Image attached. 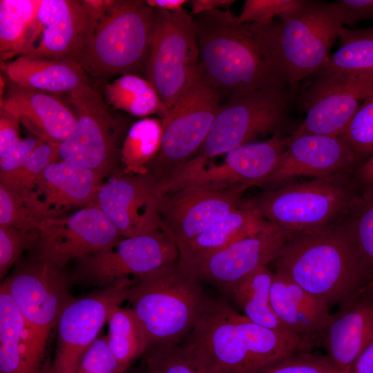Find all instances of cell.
<instances>
[{
    "label": "cell",
    "mask_w": 373,
    "mask_h": 373,
    "mask_svg": "<svg viewBox=\"0 0 373 373\" xmlns=\"http://www.w3.org/2000/svg\"><path fill=\"white\" fill-rule=\"evenodd\" d=\"M306 0H246L238 21L260 23L274 21V17H286L300 8Z\"/></svg>",
    "instance_id": "42"
},
{
    "label": "cell",
    "mask_w": 373,
    "mask_h": 373,
    "mask_svg": "<svg viewBox=\"0 0 373 373\" xmlns=\"http://www.w3.org/2000/svg\"><path fill=\"white\" fill-rule=\"evenodd\" d=\"M200 282L183 272L178 262L132 279L126 300L149 346L177 344L192 330L207 300Z\"/></svg>",
    "instance_id": "5"
},
{
    "label": "cell",
    "mask_w": 373,
    "mask_h": 373,
    "mask_svg": "<svg viewBox=\"0 0 373 373\" xmlns=\"http://www.w3.org/2000/svg\"><path fill=\"white\" fill-rule=\"evenodd\" d=\"M59 146L58 142H44L18 169L0 175V184L20 197L28 198L44 169L59 160Z\"/></svg>",
    "instance_id": "36"
},
{
    "label": "cell",
    "mask_w": 373,
    "mask_h": 373,
    "mask_svg": "<svg viewBox=\"0 0 373 373\" xmlns=\"http://www.w3.org/2000/svg\"><path fill=\"white\" fill-rule=\"evenodd\" d=\"M104 180L85 166L59 160L44 169L24 200L40 222L66 215L73 208L94 205Z\"/></svg>",
    "instance_id": "21"
},
{
    "label": "cell",
    "mask_w": 373,
    "mask_h": 373,
    "mask_svg": "<svg viewBox=\"0 0 373 373\" xmlns=\"http://www.w3.org/2000/svg\"><path fill=\"white\" fill-rule=\"evenodd\" d=\"M291 234L269 222L256 233L208 257L196 269L193 278L214 285L225 292L256 269L271 263Z\"/></svg>",
    "instance_id": "22"
},
{
    "label": "cell",
    "mask_w": 373,
    "mask_h": 373,
    "mask_svg": "<svg viewBox=\"0 0 373 373\" xmlns=\"http://www.w3.org/2000/svg\"><path fill=\"white\" fill-rule=\"evenodd\" d=\"M75 373H122L107 337H97L83 355Z\"/></svg>",
    "instance_id": "43"
},
{
    "label": "cell",
    "mask_w": 373,
    "mask_h": 373,
    "mask_svg": "<svg viewBox=\"0 0 373 373\" xmlns=\"http://www.w3.org/2000/svg\"><path fill=\"white\" fill-rule=\"evenodd\" d=\"M107 321L108 343L123 372L149 348V339L143 326L130 307L124 308L119 304L112 305Z\"/></svg>",
    "instance_id": "32"
},
{
    "label": "cell",
    "mask_w": 373,
    "mask_h": 373,
    "mask_svg": "<svg viewBox=\"0 0 373 373\" xmlns=\"http://www.w3.org/2000/svg\"><path fill=\"white\" fill-rule=\"evenodd\" d=\"M162 137L160 118H144L131 126L120 151V173H143L157 153Z\"/></svg>",
    "instance_id": "33"
},
{
    "label": "cell",
    "mask_w": 373,
    "mask_h": 373,
    "mask_svg": "<svg viewBox=\"0 0 373 373\" xmlns=\"http://www.w3.org/2000/svg\"><path fill=\"white\" fill-rule=\"evenodd\" d=\"M354 171L293 182L249 200L265 220L291 233L336 226L363 199Z\"/></svg>",
    "instance_id": "4"
},
{
    "label": "cell",
    "mask_w": 373,
    "mask_h": 373,
    "mask_svg": "<svg viewBox=\"0 0 373 373\" xmlns=\"http://www.w3.org/2000/svg\"><path fill=\"white\" fill-rule=\"evenodd\" d=\"M250 187L192 185L166 191L161 207L162 231L178 248L240 207Z\"/></svg>",
    "instance_id": "17"
},
{
    "label": "cell",
    "mask_w": 373,
    "mask_h": 373,
    "mask_svg": "<svg viewBox=\"0 0 373 373\" xmlns=\"http://www.w3.org/2000/svg\"><path fill=\"white\" fill-rule=\"evenodd\" d=\"M143 354L145 373H217L188 344L151 345Z\"/></svg>",
    "instance_id": "34"
},
{
    "label": "cell",
    "mask_w": 373,
    "mask_h": 373,
    "mask_svg": "<svg viewBox=\"0 0 373 373\" xmlns=\"http://www.w3.org/2000/svg\"><path fill=\"white\" fill-rule=\"evenodd\" d=\"M333 4L343 26L373 19V0H340Z\"/></svg>",
    "instance_id": "45"
},
{
    "label": "cell",
    "mask_w": 373,
    "mask_h": 373,
    "mask_svg": "<svg viewBox=\"0 0 373 373\" xmlns=\"http://www.w3.org/2000/svg\"><path fill=\"white\" fill-rule=\"evenodd\" d=\"M372 91L373 70L316 75L300 97L305 118L291 135L339 137Z\"/></svg>",
    "instance_id": "13"
},
{
    "label": "cell",
    "mask_w": 373,
    "mask_h": 373,
    "mask_svg": "<svg viewBox=\"0 0 373 373\" xmlns=\"http://www.w3.org/2000/svg\"><path fill=\"white\" fill-rule=\"evenodd\" d=\"M20 122L15 114L0 108V156L22 140L20 137Z\"/></svg>",
    "instance_id": "46"
},
{
    "label": "cell",
    "mask_w": 373,
    "mask_h": 373,
    "mask_svg": "<svg viewBox=\"0 0 373 373\" xmlns=\"http://www.w3.org/2000/svg\"><path fill=\"white\" fill-rule=\"evenodd\" d=\"M350 373H373V329L367 345L351 367Z\"/></svg>",
    "instance_id": "48"
},
{
    "label": "cell",
    "mask_w": 373,
    "mask_h": 373,
    "mask_svg": "<svg viewBox=\"0 0 373 373\" xmlns=\"http://www.w3.org/2000/svg\"><path fill=\"white\" fill-rule=\"evenodd\" d=\"M271 303L280 321L310 347L327 326L332 314L323 301L300 286L275 273Z\"/></svg>",
    "instance_id": "26"
},
{
    "label": "cell",
    "mask_w": 373,
    "mask_h": 373,
    "mask_svg": "<svg viewBox=\"0 0 373 373\" xmlns=\"http://www.w3.org/2000/svg\"><path fill=\"white\" fill-rule=\"evenodd\" d=\"M336 368L325 355L296 352L275 360L254 373H350Z\"/></svg>",
    "instance_id": "39"
},
{
    "label": "cell",
    "mask_w": 373,
    "mask_h": 373,
    "mask_svg": "<svg viewBox=\"0 0 373 373\" xmlns=\"http://www.w3.org/2000/svg\"><path fill=\"white\" fill-rule=\"evenodd\" d=\"M3 281L25 322L33 358L43 367L50 334L73 298L69 281L62 268L35 258L18 266Z\"/></svg>",
    "instance_id": "11"
},
{
    "label": "cell",
    "mask_w": 373,
    "mask_h": 373,
    "mask_svg": "<svg viewBox=\"0 0 373 373\" xmlns=\"http://www.w3.org/2000/svg\"><path fill=\"white\" fill-rule=\"evenodd\" d=\"M102 18L87 1L42 0L33 46L26 55L79 65Z\"/></svg>",
    "instance_id": "19"
},
{
    "label": "cell",
    "mask_w": 373,
    "mask_h": 373,
    "mask_svg": "<svg viewBox=\"0 0 373 373\" xmlns=\"http://www.w3.org/2000/svg\"><path fill=\"white\" fill-rule=\"evenodd\" d=\"M186 0H147V5L152 8H156L169 12H175L184 9L183 6L188 2Z\"/></svg>",
    "instance_id": "50"
},
{
    "label": "cell",
    "mask_w": 373,
    "mask_h": 373,
    "mask_svg": "<svg viewBox=\"0 0 373 373\" xmlns=\"http://www.w3.org/2000/svg\"><path fill=\"white\" fill-rule=\"evenodd\" d=\"M373 329V289L367 287L338 306L317 337L325 356L338 370H350L363 352Z\"/></svg>",
    "instance_id": "23"
},
{
    "label": "cell",
    "mask_w": 373,
    "mask_h": 373,
    "mask_svg": "<svg viewBox=\"0 0 373 373\" xmlns=\"http://www.w3.org/2000/svg\"><path fill=\"white\" fill-rule=\"evenodd\" d=\"M269 223L249 198L245 199L238 209L178 247L179 267L193 278L196 269L208 257L240 239L256 233Z\"/></svg>",
    "instance_id": "25"
},
{
    "label": "cell",
    "mask_w": 373,
    "mask_h": 373,
    "mask_svg": "<svg viewBox=\"0 0 373 373\" xmlns=\"http://www.w3.org/2000/svg\"><path fill=\"white\" fill-rule=\"evenodd\" d=\"M346 222V221H345ZM292 233L271 263L329 308L365 289L372 279L345 226Z\"/></svg>",
    "instance_id": "2"
},
{
    "label": "cell",
    "mask_w": 373,
    "mask_h": 373,
    "mask_svg": "<svg viewBox=\"0 0 373 373\" xmlns=\"http://www.w3.org/2000/svg\"><path fill=\"white\" fill-rule=\"evenodd\" d=\"M148 80L169 108L200 77L193 17L184 9L153 8Z\"/></svg>",
    "instance_id": "8"
},
{
    "label": "cell",
    "mask_w": 373,
    "mask_h": 373,
    "mask_svg": "<svg viewBox=\"0 0 373 373\" xmlns=\"http://www.w3.org/2000/svg\"><path fill=\"white\" fill-rule=\"evenodd\" d=\"M103 96L111 108L136 117L156 114L162 118L169 109L150 82L137 75H123L106 84Z\"/></svg>",
    "instance_id": "31"
},
{
    "label": "cell",
    "mask_w": 373,
    "mask_h": 373,
    "mask_svg": "<svg viewBox=\"0 0 373 373\" xmlns=\"http://www.w3.org/2000/svg\"><path fill=\"white\" fill-rule=\"evenodd\" d=\"M186 344L217 373H254L287 355L309 350L303 338L258 325L222 300H207Z\"/></svg>",
    "instance_id": "3"
},
{
    "label": "cell",
    "mask_w": 373,
    "mask_h": 373,
    "mask_svg": "<svg viewBox=\"0 0 373 373\" xmlns=\"http://www.w3.org/2000/svg\"><path fill=\"white\" fill-rule=\"evenodd\" d=\"M177 245L162 230L123 238L115 245L77 260L75 280L106 287L126 278H140L178 261Z\"/></svg>",
    "instance_id": "14"
},
{
    "label": "cell",
    "mask_w": 373,
    "mask_h": 373,
    "mask_svg": "<svg viewBox=\"0 0 373 373\" xmlns=\"http://www.w3.org/2000/svg\"><path fill=\"white\" fill-rule=\"evenodd\" d=\"M343 24L333 2L308 1L274 21V30L287 84L294 97L304 79L323 73Z\"/></svg>",
    "instance_id": "7"
},
{
    "label": "cell",
    "mask_w": 373,
    "mask_h": 373,
    "mask_svg": "<svg viewBox=\"0 0 373 373\" xmlns=\"http://www.w3.org/2000/svg\"><path fill=\"white\" fill-rule=\"evenodd\" d=\"M68 95L76 122L59 143V160L78 164L104 178L119 173L123 128L111 107L89 83Z\"/></svg>",
    "instance_id": "10"
},
{
    "label": "cell",
    "mask_w": 373,
    "mask_h": 373,
    "mask_svg": "<svg viewBox=\"0 0 373 373\" xmlns=\"http://www.w3.org/2000/svg\"><path fill=\"white\" fill-rule=\"evenodd\" d=\"M35 259L63 268L72 260L113 247L123 237L95 205L47 218L37 226Z\"/></svg>",
    "instance_id": "15"
},
{
    "label": "cell",
    "mask_w": 373,
    "mask_h": 373,
    "mask_svg": "<svg viewBox=\"0 0 373 373\" xmlns=\"http://www.w3.org/2000/svg\"><path fill=\"white\" fill-rule=\"evenodd\" d=\"M339 137L362 163L373 155V91Z\"/></svg>",
    "instance_id": "38"
},
{
    "label": "cell",
    "mask_w": 373,
    "mask_h": 373,
    "mask_svg": "<svg viewBox=\"0 0 373 373\" xmlns=\"http://www.w3.org/2000/svg\"><path fill=\"white\" fill-rule=\"evenodd\" d=\"M44 140L36 137L22 139L10 147L0 156V175L18 169L30 157L33 151L43 144Z\"/></svg>",
    "instance_id": "44"
},
{
    "label": "cell",
    "mask_w": 373,
    "mask_h": 373,
    "mask_svg": "<svg viewBox=\"0 0 373 373\" xmlns=\"http://www.w3.org/2000/svg\"><path fill=\"white\" fill-rule=\"evenodd\" d=\"M4 71L14 84L51 94H68L89 83V77L78 64L27 55L6 65Z\"/></svg>",
    "instance_id": "27"
},
{
    "label": "cell",
    "mask_w": 373,
    "mask_h": 373,
    "mask_svg": "<svg viewBox=\"0 0 373 373\" xmlns=\"http://www.w3.org/2000/svg\"><path fill=\"white\" fill-rule=\"evenodd\" d=\"M338 39L339 48L323 73L373 70V26L354 30L343 26Z\"/></svg>",
    "instance_id": "35"
},
{
    "label": "cell",
    "mask_w": 373,
    "mask_h": 373,
    "mask_svg": "<svg viewBox=\"0 0 373 373\" xmlns=\"http://www.w3.org/2000/svg\"><path fill=\"white\" fill-rule=\"evenodd\" d=\"M293 97L287 86L274 85L224 102L198 155L209 159L261 135L284 134Z\"/></svg>",
    "instance_id": "9"
},
{
    "label": "cell",
    "mask_w": 373,
    "mask_h": 373,
    "mask_svg": "<svg viewBox=\"0 0 373 373\" xmlns=\"http://www.w3.org/2000/svg\"><path fill=\"white\" fill-rule=\"evenodd\" d=\"M39 220L24 198L0 184V227L37 230Z\"/></svg>",
    "instance_id": "41"
},
{
    "label": "cell",
    "mask_w": 373,
    "mask_h": 373,
    "mask_svg": "<svg viewBox=\"0 0 373 373\" xmlns=\"http://www.w3.org/2000/svg\"><path fill=\"white\" fill-rule=\"evenodd\" d=\"M274 272L267 266L261 267L234 285L225 292L251 322L288 335L291 333L280 321L271 303V289ZM297 336V335H296Z\"/></svg>",
    "instance_id": "29"
},
{
    "label": "cell",
    "mask_w": 373,
    "mask_h": 373,
    "mask_svg": "<svg viewBox=\"0 0 373 373\" xmlns=\"http://www.w3.org/2000/svg\"><path fill=\"white\" fill-rule=\"evenodd\" d=\"M42 0L0 1V58L3 62L32 48Z\"/></svg>",
    "instance_id": "30"
},
{
    "label": "cell",
    "mask_w": 373,
    "mask_h": 373,
    "mask_svg": "<svg viewBox=\"0 0 373 373\" xmlns=\"http://www.w3.org/2000/svg\"><path fill=\"white\" fill-rule=\"evenodd\" d=\"M362 164L340 137L322 135H289L276 168L260 188L273 190L303 178H323L355 171Z\"/></svg>",
    "instance_id": "20"
},
{
    "label": "cell",
    "mask_w": 373,
    "mask_h": 373,
    "mask_svg": "<svg viewBox=\"0 0 373 373\" xmlns=\"http://www.w3.org/2000/svg\"><path fill=\"white\" fill-rule=\"evenodd\" d=\"M354 177L364 198L373 195V155L354 171Z\"/></svg>",
    "instance_id": "47"
},
{
    "label": "cell",
    "mask_w": 373,
    "mask_h": 373,
    "mask_svg": "<svg viewBox=\"0 0 373 373\" xmlns=\"http://www.w3.org/2000/svg\"><path fill=\"white\" fill-rule=\"evenodd\" d=\"M368 287H370V288H372V289H373V280H372V281L369 284Z\"/></svg>",
    "instance_id": "51"
},
{
    "label": "cell",
    "mask_w": 373,
    "mask_h": 373,
    "mask_svg": "<svg viewBox=\"0 0 373 373\" xmlns=\"http://www.w3.org/2000/svg\"><path fill=\"white\" fill-rule=\"evenodd\" d=\"M153 21V8L146 1H109L79 66L97 79L136 75L146 67Z\"/></svg>",
    "instance_id": "6"
},
{
    "label": "cell",
    "mask_w": 373,
    "mask_h": 373,
    "mask_svg": "<svg viewBox=\"0 0 373 373\" xmlns=\"http://www.w3.org/2000/svg\"><path fill=\"white\" fill-rule=\"evenodd\" d=\"M164 192L152 173L115 174L104 181L94 205L123 238L162 230L161 207Z\"/></svg>",
    "instance_id": "16"
},
{
    "label": "cell",
    "mask_w": 373,
    "mask_h": 373,
    "mask_svg": "<svg viewBox=\"0 0 373 373\" xmlns=\"http://www.w3.org/2000/svg\"><path fill=\"white\" fill-rule=\"evenodd\" d=\"M0 373H44L33 358L25 322L3 281L0 287Z\"/></svg>",
    "instance_id": "28"
},
{
    "label": "cell",
    "mask_w": 373,
    "mask_h": 373,
    "mask_svg": "<svg viewBox=\"0 0 373 373\" xmlns=\"http://www.w3.org/2000/svg\"><path fill=\"white\" fill-rule=\"evenodd\" d=\"M191 13L194 16L214 10H228L234 0H191Z\"/></svg>",
    "instance_id": "49"
},
{
    "label": "cell",
    "mask_w": 373,
    "mask_h": 373,
    "mask_svg": "<svg viewBox=\"0 0 373 373\" xmlns=\"http://www.w3.org/2000/svg\"><path fill=\"white\" fill-rule=\"evenodd\" d=\"M15 114L26 128L44 141L60 143L71 133L75 114L51 93L12 83L1 106Z\"/></svg>",
    "instance_id": "24"
},
{
    "label": "cell",
    "mask_w": 373,
    "mask_h": 373,
    "mask_svg": "<svg viewBox=\"0 0 373 373\" xmlns=\"http://www.w3.org/2000/svg\"><path fill=\"white\" fill-rule=\"evenodd\" d=\"M222 104L201 77L168 109L160 149L146 171L161 182L191 159L204 143Z\"/></svg>",
    "instance_id": "12"
},
{
    "label": "cell",
    "mask_w": 373,
    "mask_h": 373,
    "mask_svg": "<svg viewBox=\"0 0 373 373\" xmlns=\"http://www.w3.org/2000/svg\"><path fill=\"white\" fill-rule=\"evenodd\" d=\"M193 20L200 77L222 101L265 86H288L274 21L240 23L229 9L203 12Z\"/></svg>",
    "instance_id": "1"
},
{
    "label": "cell",
    "mask_w": 373,
    "mask_h": 373,
    "mask_svg": "<svg viewBox=\"0 0 373 373\" xmlns=\"http://www.w3.org/2000/svg\"><path fill=\"white\" fill-rule=\"evenodd\" d=\"M345 226L372 281L373 195L363 199L346 220Z\"/></svg>",
    "instance_id": "37"
},
{
    "label": "cell",
    "mask_w": 373,
    "mask_h": 373,
    "mask_svg": "<svg viewBox=\"0 0 373 373\" xmlns=\"http://www.w3.org/2000/svg\"><path fill=\"white\" fill-rule=\"evenodd\" d=\"M38 230H21L12 227H0L1 280L12 265L26 249L35 247Z\"/></svg>",
    "instance_id": "40"
},
{
    "label": "cell",
    "mask_w": 373,
    "mask_h": 373,
    "mask_svg": "<svg viewBox=\"0 0 373 373\" xmlns=\"http://www.w3.org/2000/svg\"><path fill=\"white\" fill-rule=\"evenodd\" d=\"M131 281L121 280L68 303L57 325V347L49 373H75L107 321L111 306L126 300Z\"/></svg>",
    "instance_id": "18"
}]
</instances>
